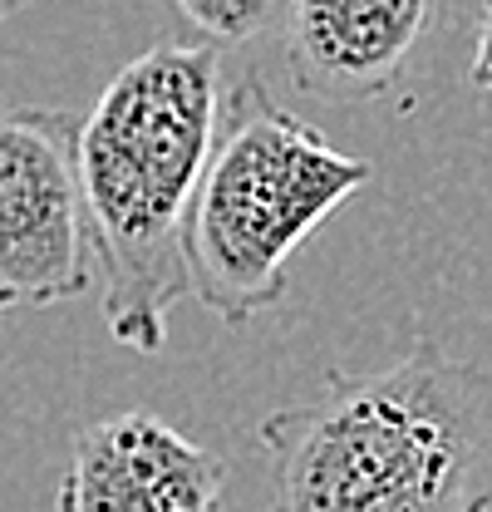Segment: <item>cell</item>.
I'll use <instances>...</instances> for the list:
<instances>
[{
    "label": "cell",
    "instance_id": "6da1fadb",
    "mask_svg": "<svg viewBox=\"0 0 492 512\" xmlns=\"http://www.w3.org/2000/svg\"><path fill=\"white\" fill-rule=\"evenodd\" d=\"M281 512H492V375L414 340L261 419Z\"/></svg>",
    "mask_w": 492,
    "mask_h": 512
},
{
    "label": "cell",
    "instance_id": "7a4b0ae2",
    "mask_svg": "<svg viewBox=\"0 0 492 512\" xmlns=\"http://www.w3.org/2000/svg\"><path fill=\"white\" fill-rule=\"evenodd\" d=\"M222 94L217 45L163 40L123 64L74 133L104 325L133 355L168 345V311L187 296V217Z\"/></svg>",
    "mask_w": 492,
    "mask_h": 512
},
{
    "label": "cell",
    "instance_id": "3957f363",
    "mask_svg": "<svg viewBox=\"0 0 492 512\" xmlns=\"http://www.w3.org/2000/svg\"><path fill=\"white\" fill-rule=\"evenodd\" d=\"M374 178L291 114L256 74L222 94V119L187 217V291L227 325H246L286 296L291 256Z\"/></svg>",
    "mask_w": 492,
    "mask_h": 512
},
{
    "label": "cell",
    "instance_id": "277c9868",
    "mask_svg": "<svg viewBox=\"0 0 492 512\" xmlns=\"http://www.w3.org/2000/svg\"><path fill=\"white\" fill-rule=\"evenodd\" d=\"M74 133L64 109H0V306H60L94 286Z\"/></svg>",
    "mask_w": 492,
    "mask_h": 512
},
{
    "label": "cell",
    "instance_id": "5b68a950",
    "mask_svg": "<svg viewBox=\"0 0 492 512\" xmlns=\"http://www.w3.org/2000/svg\"><path fill=\"white\" fill-rule=\"evenodd\" d=\"M227 468L178 424L128 409L74 434L60 512H222Z\"/></svg>",
    "mask_w": 492,
    "mask_h": 512
},
{
    "label": "cell",
    "instance_id": "8992f818",
    "mask_svg": "<svg viewBox=\"0 0 492 512\" xmlns=\"http://www.w3.org/2000/svg\"><path fill=\"white\" fill-rule=\"evenodd\" d=\"M438 0H291L281 15L296 89L350 109L384 99L424 45Z\"/></svg>",
    "mask_w": 492,
    "mask_h": 512
},
{
    "label": "cell",
    "instance_id": "52a82bcc",
    "mask_svg": "<svg viewBox=\"0 0 492 512\" xmlns=\"http://www.w3.org/2000/svg\"><path fill=\"white\" fill-rule=\"evenodd\" d=\"M202 45H246L281 25L291 0H163Z\"/></svg>",
    "mask_w": 492,
    "mask_h": 512
},
{
    "label": "cell",
    "instance_id": "ba28073f",
    "mask_svg": "<svg viewBox=\"0 0 492 512\" xmlns=\"http://www.w3.org/2000/svg\"><path fill=\"white\" fill-rule=\"evenodd\" d=\"M468 84L492 94V0L478 10V40H473V60H468Z\"/></svg>",
    "mask_w": 492,
    "mask_h": 512
},
{
    "label": "cell",
    "instance_id": "9c48e42d",
    "mask_svg": "<svg viewBox=\"0 0 492 512\" xmlns=\"http://www.w3.org/2000/svg\"><path fill=\"white\" fill-rule=\"evenodd\" d=\"M20 5H25V0H0V25H5V20H10V15H15Z\"/></svg>",
    "mask_w": 492,
    "mask_h": 512
},
{
    "label": "cell",
    "instance_id": "30bf717a",
    "mask_svg": "<svg viewBox=\"0 0 492 512\" xmlns=\"http://www.w3.org/2000/svg\"><path fill=\"white\" fill-rule=\"evenodd\" d=\"M0 316H5V306H0Z\"/></svg>",
    "mask_w": 492,
    "mask_h": 512
}]
</instances>
